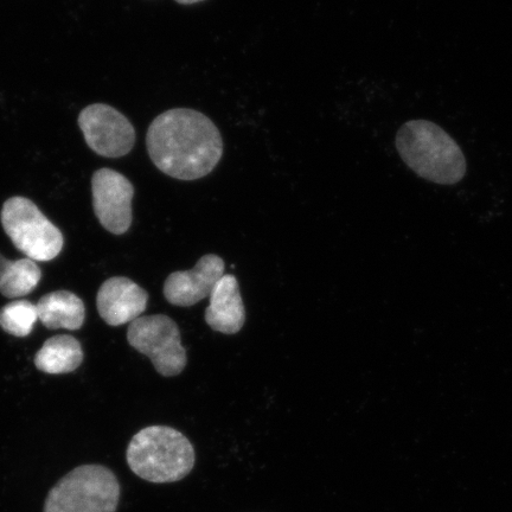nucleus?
<instances>
[{"mask_svg":"<svg viewBox=\"0 0 512 512\" xmlns=\"http://www.w3.org/2000/svg\"><path fill=\"white\" fill-rule=\"evenodd\" d=\"M146 146L153 164L179 181L208 176L223 155L219 128L207 115L190 108L158 115L147 131Z\"/></svg>","mask_w":512,"mask_h":512,"instance_id":"nucleus-1","label":"nucleus"},{"mask_svg":"<svg viewBox=\"0 0 512 512\" xmlns=\"http://www.w3.org/2000/svg\"><path fill=\"white\" fill-rule=\"evenodd\" d=\"M396 150L415 175L439 185L463 181L467 164L463 150L450 134L428 120H411L400 127Z\"/></svg>","mask_w":512,"mask_h":512,"instance_id":"nucleus-2","label":"nucleus"},{"mask_svg":"<svg viewBox=\"0 0 512 512\" xmlns=\"http://www.w3.org/2000/svg\"><path fill=\"white\" fill-rule=\"evenodd\" d=\"M126 460L134 475L153 484H166L189 475L196 453L190 440L175 428L150 426L134 435Z\"/></svg>","mask_w":512,"mask_h":512,"instance_id":"nucleus-3","label":"nucleus"},{"mask_svg":"<svg viewBox=\"0 0 512 512\" xmlns=\"http://www.w3.org/2000/svg\"><path fill=\"white\" fill-rule=\"evenodd\" d=\"M121 494L114 472L102 465H81L49 491L44 512H115Z\"/></svg>","mask_w":512,"mask_h":512,"instance_id":"nucleus-4","label":"nucleus"},{"mask_svg":"<svg viewBox=\"0 0 512 512\" xmlns=\"http://www.w3.org/2000/svg\"><path fill=\"white\" fill-rule=\"evenodd\" d=\"M2 224L12 243L28 259L47 262L62 251L61 230L28 198L17 196L6 201Z\"/></svg>","mask_w":512,"mask_h":512,"instance_id":"nucleus-5","label":"nucleus"},{"mask_svg":"<svg viewBox=\"0 0 512 512\" xmlns=\"http://www.w3.org/2000/svg\"><path fill=\"white\" fill-rule=\"evenodd\" d=\"M127 341L149 357L162 376H177L187 367V349L182 345L181 331L168 316H142L134 320L128 326Z\"/></svg>","mask_w":512,"mask_h":512,"instance_id":"nucleus-6","label":"nucleus"},{"mask_svg":"<svg viewBox=\"0 0 512 512\" xmlns=\"http://www.w3.org/2000/svg\"><path fill=\"white\" fill-rule=\"evenodd\" d=\"M79 126L88 146L100 156H126L136 143V131L131 121L108 105L86 107L80 114Z\"/></svg>","mask_w":512,"mask_h":512,"instance_id":"nucleus-7","label":"nucleus"},{"mask_svg":"<svg viewBox=\"0 0 512 512\" xmlns=\"http://www.w3.org/2000/svg\"><path fill=\"white\" fill-rule=\"evenodd\" d=\"M94 213L108 232L123 235L131 228L133 185L112 169H100L92 179Z\"/></svg>","mask_w":512,"mask_h":512,"instance_id":"nucleus-8","label":"nucleus"},{"mask_svg":"<svg viewBox=\"0 0 512 512\" xmlns=\"http://www.w3.org/2000/svg\"><path fill=\"white\" fill-rule=\"evenodd\" d=\"M224 270L226 264L219 255H204L192 270L169 275L164 284L165 299L175 306H194L201 300L210 298L223 277Z\"/></svg>","mask_w":512,"mask_h":512,"instance_id":"nucleus-9","label":"nucleus"},{"mask_svg":"<svg viewBox=\"0 0 512 512\" xmlns=\"http://www.w3.org/2000/svg\"><path fill=\"white\" fill-rule=\"evenodd\" d=\"M149 302V293L125 277H114L100 287L96 306L105 323L120 326L142 317Z\"/></svg>","mask_w":512,"mask_h":512,"instance_id":"nucleus-10","label":"nucleus"},{"mask_svg":"<svg viewBox=\"0 0 512 512\" xmlns=\"http://www.w3.org/2000/svg\"><path fill=\"white\" fill-rule=\"evenodd\" d=\"M206 322L211 329L224 335L238 334L245 325V304L238 279L233 274H224L211 293Z\"/></svg>","mask_w":512,"mask_h":512,"instance_id":"nucleus-11","label":"nucleus"},{"mask_svg":"<svg viewBox=\"0 0 512 512\" xmlns=\"http://www.w3.org/2000/svg\"><path fill=\"white\" fill-rule=\"evenodd\" d=\"M38 320L50 330H79L85 323V304L68 291L46 294L37 304Z\"/></svg>","mask_w":512,"mask_h":512,"instance_id":"nucleus-12","label":"nucleus"},{"mask_svg":"<svg viewBox=\"0 0 512 512\" xmlns=\"http://www.w3.org/2000/svg\"><path fill=\"white\" fill-rule=\"evenodd\" d=\"M83 361L78 339L69 335L51 337L35 356V366L43 373L60 375L72 373Z\"/></svg>","mask_w":512,"mask_h":512,"instance_id":"nucleus-13","label":"nucleus"},{"mask_svg":"<svg viewBox=\"0 0 512 512\" xmlns=\"http://www.w3.org/2000/svg\"><path fill=\"white\" fill-rule=\"evenodd\" d=\"M41 277L36 261L28 258L10 261L0 254V293L4 297L16 299L27 296L40 284Z\"/></svg>","mask_w":512,"mask_h":512,"instance_id":"nucleus-14","label":"nucleus"},{"mask_svg":"<svg viewBox=\"0 0 512 512\" xmlns=\"http://www.w3.org/2000/svg\"><path fill=\"white\" fill-rule=\"evenodd\" d=\"M37 320V305L28 300H15L0 310V326L12 336H29Z\"/></svg>","mask_w":512,"mask_h":512,"instance_id":"nucleus-15","label":"nucleus"},{"mask_svg":"<svg viewBox=\"0 0 512 512\" xmlns=\"http://www.w3.org/2000/svg\"><path fill=\"white\" fill-rule=\"evenodd\" d=\"M176 2L178 4H182V5H192V4L204 2V0H176Z\"/></svg>","mask_w":512,"mask_h":512,"instance_id":"nucleus-16","label":"nucleus"}]
</instances>
